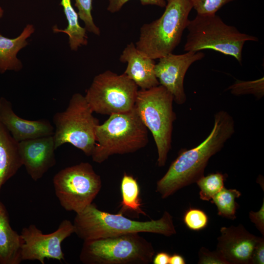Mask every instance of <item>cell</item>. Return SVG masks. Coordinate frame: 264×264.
Masks as SVG:
<instances>
[{
	"label": "cell",
	"instance_id": "4316f807",
	"mask_svg": "<svg viewBox=\"0 0 264 264\" xmlns=\"http://www.w3.org/2000/svg\"><path fill=\"white\" fill-rule=\"evenodd\" d=\"M193 8L199 15H212L225 4L235 0H189Z\"/></svg>",
	"mask_w": 264,
	"mask_h": 264
},
{
	"label": "cell",
	"instance_id": "836d02e7",
	"mask_svg": "<svg viewBox=\"0 0 264 264\" xmlns=\"http://www.w3.org/2000/svg\"><path fill=\"white\" fill-rule=\"evenodd\" d=\"M3 15V10L2 7L0 6V19L1 18Z\"/></svg>",
	"mask_w": 264,
	"mask_h": 264
},
{
	"label": "cell",
	"instance_id": "5bb4252c",
	"mask_svg": "<svg viewBox=\"0 0 264 264\" xmlns=\"http://www.w3.org/2000/svg\"><path fill=\"white\" fill-rule=\"evenodd\" d=\"M19 149L22 166L34 181L56 164L53 135L21 141Z\"/></svg>",
	"mask_w": 264,
	"mask_h": 264
},
{
	"label": "cell",
	"instance_id": "484cf974",
	"mask_svg": "<svg viewBox=\"0 0 264 264\" xmlns=\"http://www.w3.org/2000/svg\"><path fill=\"white\" fill-rule=\"evenodd\" d=\"M183 221L189 229L198 231L206 227L208 222V217L203 211L191 208L185 213Z\"/></svg>",
	"mask_w": 264,
	"mask_h": 264
},
{
	"label": "cell",
	"instance_id": "1f68e13d",
	"mask_svg": "<svg viewBox=\"0 0 264 264\" xmlns=\"http://www.w3.org/2000/svg\"><path fill=\"white\" fill-rule=\"evenodd\" d=\"M170 255L165 252L157 253L153 257L152 262L154 264H169Z\"/></svg>",
	"mask_w": 264,
	"mask_h": 264
},
{
	"label": "cell",
	"instance_id": "8992f818",
	"mask_svg": "<svg viewBox=\"0 0 264 264\" xmlns=\"http://www.w3.org/2000/svg\"><path fill=\"white\" fill-rule=\"evenodd\" d=\"M173 95L161 85L138 90L134 108L144 125L152 134L157 148V165L165 166L172 147Z\"/></svg>",
	"mask_w": 264,
	"mask_h": 264
},
{
	"label": "cell",
	"instance_id": "e575fe53",
	"mask_svg": "<svg viewBox=\"0 0 264 264\" xmlns=\"http://www.w3.org/2000/svg\"><path fill=\"white\" fill-rule=\"evenodd\" d=\"M166 0L167 2H168V1H170L171 0Z\"/></svg>",
	"mask_w": 264,
	"mask_h": 264
},
{
	"label": "cell",
	"instance_id": "8fae6325",
	"mask_svg": "<svg viewBox=\"0 0 264 264\" xmlns=\"http://www.w3.org/2000/svg\"><path fill=\"white\" fill-rule=\"evenodd\" d=\"M73 233V223L68 220H64L58 228L49 234H44L34 224L23 227L20 234L22 261L36 260L44 264L45 259H53L62 263L65 261L62 243Z\"/></svg>",
	"mask_w": 264,
	"mask_h": 264
},
{
	"label": "cell",
	"instance_id": "cb8c5ba5",
	"mask_svg": "<svg viewBox=\"0 0 264 264\" xmlns=\"http://www.w3.org/2000/svg\"><path fill=\"white\" fill-rule=\"evenodd\" d=\"M227 90L236 95L253 94L258 98H261L264 92V77L254 81L237 80Z\"/></svg>",
	"mask_w": 264,
	"mask_h": 264
},
{
	"label": "cell",
	"instance_id": "7a4b0ae2",
	"mask_svg": "<svg viewBox=\"0 0 264 264\" xmlns=\"http://www.w3.org/2000/svg\"><path fill=\"white\" fill-rule=\"evenodd\" d=\"M73 224L74 233L84 241L130 233H151L167 237L176 234L173 217L167 211L158 220L141 221L127 218L120 212L102 211L93 202L76 213Z\"/></svg>",
	"mask_w": 264,
	"mask_h": 264
},
{
	"label": "cell",
	"instance_id": "44dd1931",
	"mask_svg": "<svg viewBox=\"0 0 264 264\" xmlns=\"http://www.w3.org/2000/svg\"><path fill=\"white\" fill-rule=\"evenodd\" d=\"M120 187L122 200L120 204L121 208L119 212L124 214L126 212H130L137 215L147 216L141 208L140 188L136 179L132 176L124 173Z\"/></svg>",
	"mask_w": 264,
	"mask_h": 264
},
{
	"label": "cell",
	"instance_id": "7c38bea8",
	"mask_svg": "<svg viewBox=\"0 0 264 264\" xmlns=\"http://www.w3.org/2000/svg\"><path fill=\"white\" fill-rule=\"evenodd\" d=\"M204 57V54L200 51L182 54L171 53L159 59L155 64L154 72L159 85L173 95L177 104L182 105L186 101L184 79L187 71L192 64Z\"/></svg>",
	"mask_w": 264,
	"mask_h": 264
},
{
	"label": "cell",
	"instance_id": "6da1fadb",
	"mask_svg": "<svg viewBox=\"0 0 264 264\" xmlns=\"http://www.w3.org/2000/svg\"><path fill=\"white\" fill-rule=\"evenodd\" d=\"M235 132V122L226 111L214 115L212 130L197 147L183 150L171 163L165 175L157 181L156 192L166 198L183 187L196 182L204 176L209 159L220 151Z\"/></svg>",
	"mask_w": 264,
	"mask_h": 264
},
{
	"label": "cell",
	"instance_id": "e0dca14e",
	"mask_svg": "<svg viewBox=\"0 0 264 264\" xmlns=\"http://www.w3.org/2000/svg\"><path fill=\"white\" fill-rule=\"evenodd\" d=\"M22 241L12 229L8 213L0 201V264H20Z\"/></svg>",
	"mask_w": 264,
	"mask_h": 264
},
{
	"label": "cell",
	"instance_id": "83f0119b",
	"mask_svg": "<svg viewBox=\"0 0 264 264\" xmlns=\"http://www.w3.org/2000/svg\"><path fill=\"white\" fill-rule=\"evenodd\" d=\"M198 258L199 264H229L218 251H210L204 247L200 249Z\"/></svg>",
	"mask_w": 264,
	"mask_h": 264
},
{
	"label": "cell",
	"instance_id": "f1b7e54d",
	"mask_svg": "<svg viewBox=\"0 0 264 264\" xmlns=\"http://www.w3.org/2000/svg\"><path fill=\"white\" fill-rule=\"evenodd\" d=\"M130 0H109L107 10L114 13L121 10L123 5ZM143 5H153L160 7H165L166 0H139Z\"/></svg>",
	"mask_w": 264,
	"mask_h": 264
},
{
	"label": "cell",
	"instance_id": "603a6c76",
	"mask_svg": "<svg viewBox=\"0 0 264 264\" xmlns=\"http://www.w3.org/2000/svg\"><path fill=\"white\" fill-rule=\"evenodd\" d=\"M226 176V174L218 172L200 178L196 182L200 189V198L205 201L211 200L224 187V181Z\"/></svg>",
	"mask_w": 264,
	"mask_h": 264
},
{
	"label": "cell",
	"instance_id": "9c48e42d",
	"mask_svg": "<svg viewBox=\"0 0 264 264\" xmlns=\"http://www.w3.org/2000/svg\"><path fill=\"white\" fill-rule=\"evenodd\" d=\"M138 88L124 73L118 75L108 70L94 77L85 97L93 112L125 113L134 109Z\"/></svg>",
	"mask_w": 264,
	"mask_h": 264
},
{
	"label": "cell",
	"instance_id": "3957f363",
	"mask_svg": "<svg viewBox=\"0 0 264 264\" xmlns=\"http://www.w3.org/2000/svg\"><path fill=\"white\" fill-rule=\"evenodd\" d=\"M95 145L91 157L102 163L111 155L134 153L144 148L149 141L148 129L135 108L132 110L114 113L95 131Z\"/></svg>",
	"mask_w": 264,
	"mask_h": 264
},
{
	"label": "cell",
	"instance_id": "ffe728a7",
	"mask_svg": "<svg viewBox=\"0 0 264 264\" xmlns=\"http://www.w3.org/2000/svg\"><path fill=\"white\" fill-rule=\"evenodd\" d=\"M60 5L63 8L68 24L63 29H60L57 26H54L53 31L54 33L61 32L67 34L70 49L76 51L79 47L88 44L87 30L80 25L78 13L72 6L70 0H61Z\"/></svg>",
	"mask_w": 264,
	"mask_h": 264
},
{
	"label": "cell",
	"instance_id": "5b68a950",
	"mask_svg": "<svg viewBox=\"0 0 264 264\" xmlns=\"http://www.w3.org/2000/svg\"><path fill=\"white\" fill-rule=\"evenodd\" d=\"M188 34L184 46L186 52L211 49L232 56L242 64V51L247 41L258 42L254 36L241 32L226 24L216 14H197L189 21Z\"/></svg>",
	"mask_w": 264,
	"mask_h": 264
},
{
	"label": "cell",
	"instance_id": "ba28073f",
	"mask_svg": "<svg viewBox=\"0 0 264 264\" xmlns=\"http://www.w3.org/2000/svg\"><path fill=\"white\" fill-rule=\"evenodd\" d=\"M93 113L85 96L74 94L66 110L53 117L55 149L69 143L91 156L96 143V128L99 124Z\"/></svg>",
	"mask_w": 264,
	"mask_h": 264
},
{
	"label": "cell",
	"instance_id": "ac0fdd59",
	"mask_svg": "<svg viewBox=\"0 0 264 264\" xmlns=\"http://www.w3.org/2000/svg\"><path fill=\"white\" fill-rule=\"evenodd\" d=\"M22 166L19 142L0 122V193L3 185Z\"/></svg>",
	"mask_w": 264,
	"mask_h": 264
},
{
	"label": "cell",
	"instance_id": "4dcf8cb0",
	"mask_svg": "<svg viewBox=\"0 0 264 264\" xmlns=\"http://www.w3.org/2000/svg\"><path fill=\"white\" fill-rule=\"evenodd\" d=\"M264 264V239L261 238L254 249L251 264Z\"/></svg>",
	"mask_w": 264,
	"mask_h": 264
},
{
	"label": "cell",
	"instance_id": "30bf717a",
	"mask_svg": "<svg viewBox=\"0 0 264 264\" xmlns=\"http://www.w3.org/2000/svg\"><path fill=\"white\" fill-rule=\"evenodd\" d=\"M53 183L61 206L76 213L91 204L102 187L101 176L88 162L62 169L53 177Z\"/></svg>",
	"mask_w": 264,
	"mask_h": 264
},
{
	"label": "cell",
	"instance_id": "277c9868",
	"mask_svg": "<svg viewBox=\"0 0 264 264\" xmlns=\"http://www.w3.org/2000/svg\"><path fill=\"white\" fill-rule=\"evenodd\" d=\"M192 9L189 0L168 1L159 18L141 27L136 48L154 60L172 53L180 42Z\"/></svg>",
	"mask_w": 264,
	"mask_h": 264
},
{
	"label": "cell",
	"instance_id": "2e32d148",
	"mask_svg": "<svg viewBox=\"0 0 264 264\" xmlns=\"http://www.w3.org/2000/svg\"><path fill=\"white\" fill-rule=\"evenodd\" d=\"M119 60L127 63L124 73L140 89H147L159 85L154 72V60L137 49L133 43L127 45Z\"/></svg>",
	"mask_w": 264,
	"mask_h": 264
},
{
	"label": "cell",
	"instance_id": "f546056e",
	"mask_svg": "<svg viewBox=\"0 0 264 264\" xmlns=\"http://www.w3.org/2000/svg\"><path fill=\"white\" fill-rule=\"evenodd\" d=\"M251 221L253 222L262 235H264V200L260 209L257 212L251 211L249 213Z\"/></svg>",
	"mask_w": 264,
	"mask_h": 264
},
{
	"label": "cell",
	"instance_id": "d4e9b609",
	"mask_svg": "<svg viewBox=\"0 0 264 264\" xmlns=\"http://www.w3.org/2000/svg\"><path fill=\"white\" fill-rule=\"evenodd\" d=\"M93 0H75L80 19L83 21L86 30L96 35H100L99 28L95 24L91 14Z\"/></svg>",
	"mask_w": 264,
	"mask_h": 264
},
{
	"label": "cell",
	"instance_id": "9a60e30c",
	"mask_svg": "<svg viewBox=\"0 0 264 264\" xmlns=\"http://www.w3.org/2000/svg\"><path fill=\"white\" fill-rule=\"evenodd\" d=\"M0 122L18 142L54 133V128L48 120L21 118L14 112L11 102L3 97L0 98Z\"/></svg>",
	"mask_w": 264,
	"mask_h": 264
},
{
	"label": "cell",
	"instance_id": "7402d4cb",
	"mask_svg": "<svg viewBox=\"0 0 264 264\" xmlns=\"http://www.w3.org/2000/svg\"><path fill=\"white\" fill-rule=\"evenodd\" d=\"M241 195L240 192L237 190L227 189L224 187L213 197L211 201L217 207L219 215L233 220L236 218V210L238 207L235 199Z\"/></svg>",
	"mask_w": 264,
	"mask_h": 264
},
{
	"label": "cell",
	"instance_id": "d6986e66",
	"mask_svg": "<svg viewBox=\"0 0 264 264\" xmlns=\"http://www.w3.org/2000/svg\"><path fill=\"white\" fill-rule=\"evenodd\" d=\"M35 31L32 24H27L19 36L11 39L0 34V73L7 70L18 71L22 67L21 61L17 57L19 51L26 46V41Z\"/></svg>",
	"mask_w": 264,
	"mask_h": 264
},
{
	"label": "cell",
	"instance_id": "d6a6232c",
	"mask_svg": "<svg viewBox=\"0 0 264 264\" xmlns=\"http://www.w3.org/2000/svg\"><path fill=\"white\" fill-rule=\"evenodd\" d=\"M184 258L179 254H174L170 256L169 264H185Z\"/></svg>",
	"mask_w": 264,
	"mask_h": 264
},
{
	"label": "cell",
	"instance_id": "4fadbf2b",
	"mask_svg": "<svg viewBox=\"0 0 264 264\" xmlns=\"http://www.w3.org/2000/svg\"><path fill=\"white\" fill-rule=\"evenodd\" d=\"M216 250L229 264H251L256 246L261 239L249 233L243 225L222 227Z\"/></svg>",
	"mask_w": 264,
	"mask_h": 264
},
{
	"label": "cell",
	"instance_id": "52a82bcc",
	"mask_svg": "<svg viewBox=\"0 0 264 264\" xmlns=\"http://www.w3.org/2000/svg\"><path fill=\"white\" fill-rule=\"evenodd\" d=\"M154 253L151 242L130 233L84 241L79 259L84 264H149Z\"/></svg>",
	"mask_w": 264,
	"mask_h": 264
}]
</instances>
